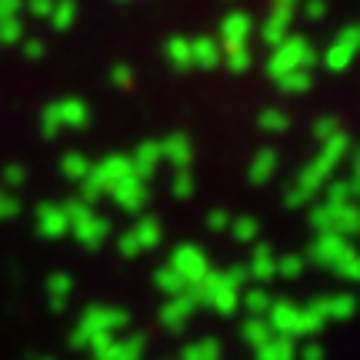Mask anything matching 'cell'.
I'll return each mask as SVG.
<instances>
[{"mask_svg": "<svg viewBox=\"0 0 360 360\" xmlns=\"http://www.w3.org/2000/svg\"><path fill=\"white\" fill-rule=\"evenodd\" d=\"M184 360H217V344H214V340H204V344H193V347H187Z\"/></svg>", "mask_w": 360, "mask_h": 360, "instance_id": "obj_9", "label": "cell"}, {"mask_svg": "<svg viewBox=\"0 0 360 360\" xmlns=\"http://www.w3.org/2000/svg\"><path fill=\"white\" fill-rule=\"evenodd\" d=\"M257 360H294V344L287 337H270L257 347Z\"/></svg>", "mask_w": 360, "mask_h": 360, "instance_id": "obj_5", "label": "cell"}, {"mask_svg": "<svg viewBox=\"0 0 360 360\" xmlns=\"http://www.w3.org/2000/svg\"><path fill=\"white\" fill-rule=\"evenodd\" d=\"M250 274H254V277H270V274H277V264L267 257V250H260L257 267H250Z\"/></svg>", "mask_w": 360, "mask_h": 360, "instance_id": "obj_10", "label": "cell"}, {"mask_svg": "<svg viewBox=\"0 0 360 360\" xmlns=\"http://www.w3.org/2000/svg\"><path fill=\"white\" fill-rule=\"evenodd\" d=\"M191 307H193V297L174 294V304H167V307H164V321H167L170 327H180V323H184V317L191 314Z\"/></svg>", "mask_w": 360, "mask_h": 360, "instance_id": "obj_6", "label": "cell"}, {"mask_svg": "<svg viewBox=\"0 0 360 360\" xmlns=\"http://www.w3.org/2000/svg\"><path fill=\"white\" fill-rule=\"evenodd\" d=\"M247 304H250V307H267V297H264V290H254V294L247 297Z\"/></svg>", "mask_w": 360, "mask_h": 360, "instance_id": "obj_12", "label": "cell"}, {"mask_svg": "<svg viewBox=\"0 0 360 360\" xmlns=\"http://www.w3.org/2000/svg\"><path fill=\"white\" fill-rule=\"evenodd\" d=\"M67 290H70V281H64V277H57V281H53V300L60 304L64 297H70Z\"/></svg>", "mask_w": 360, "mask_h": 360, "instance_id": "obj_11", "label": "cell"}, {"mask_svg": "<svg viewBox=\"0 0 360 360\" xmlns=\"http://www.w3.org/2000/svg\"><path fill=\"white\" fill-rule=\"evenodd\" d=\"M157 283H160V287H164L170 297H174V294H184V290H187V281H184V277H180L174 267H164V270H160Z\"/></svg>", "mask_w": 360, "mask_h": 360, "instance_id": "obj_7", "label": "cell"}, {"mask_svg": "<svg viewBox=\"0 0 360 360\" xmlns=\"http://www.w3.org/2000/svg\"><path fill=\"white\" fill-rule=\"evenodd\" d=\"M267 323H270L274 334H283V337L307 334V330H317V327H321L310 310H300V307H294V304H287V300H281V304L270 307V321Z\"/></svg>", "mask_w": 360, "mask_h": 360, "instance_id": "obj_2", "label": "cell"}, {"mask_svg": "<svg viewBox=\"0 0 360 360\" xmlns=\"http://www.w3.org/2000/svg\"><path fill=\"white\" fill-rule=\"evenodd\" d=\"M244 334H247V340H250L254 347H260V344H267L270 337H274V330H270L267 321H254V323H247L244 327Z\"/></svg>", "mask_w": 360, "mask_h": 360, "instance_id": "obj_8", "label": "cell"}, {"mask_svg": "<svg viewBox=\"0 0 360 360\" xmlns=\"http://www.w3.org/2000/svg\"><path fill=\"white\" fill-rule=\"evenodd\" d=\"M174 270H177L180 277L187 281V287H193V283L200 281V277H204L210 267H207V257H204V254H197L193 247H184L177 257H174Z\"/></svg>", "mask_w": 360, "mask_h": 360, "instance_id": "obj_4", "label": "cell"}, {"mask_svg": "<svg viewBox=\"0 0 360 360\" xmlns=\"http://www.w3.org/2000/svg\"><path fill=\"white\" fill-rule=\"evenodd\" d=\"M127 323V317L120 314V310L114 307H94L84 314V323H80L77 330V344H90L97 334H110V330H117V327H124Z\"/></svg>", "mask_w": 360, "mask_h": 360, "instance_id": "obj_3", "label": "cell"}, {"mask_svg": "<svg viewBox=\"0 0 360 360\" xmlns=\"http://www.w3.org/2000/svg\"><path fill=\"white\" fill-rule=\"evenodd\" d=\"M193 300H207L220 314H231L237 307V300H240V270H233V274L207 270L204 277L193 283Z\"/></svg>", "mask_w": 360, "mask_h": 360, "instance_id": "obj_1", "label": "cell"}]
</instances>
